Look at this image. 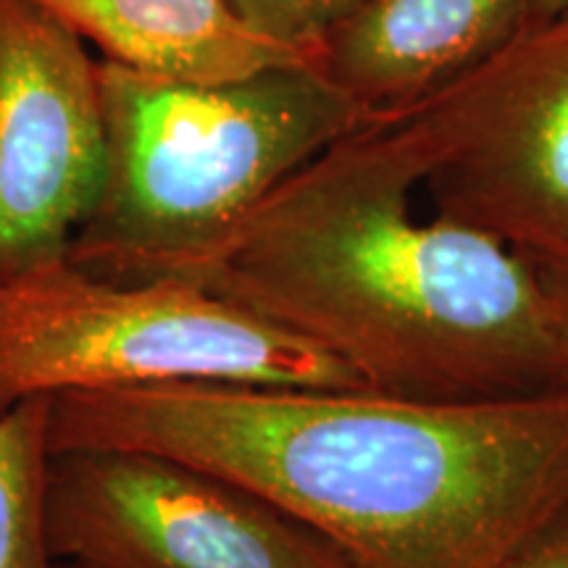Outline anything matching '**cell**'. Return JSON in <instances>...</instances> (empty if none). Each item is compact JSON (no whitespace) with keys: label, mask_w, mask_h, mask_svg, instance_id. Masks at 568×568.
Returning a JSON list of instances; mask_svg holds the SVG:
<instances>
[{"label":"cell","mask_w":568,"mask_h":568,"mask_svg":"<svg viewBox=\"0 0 568 568\" xmlns=\"http://www.w3.org/2000/svg\"><path fill=\"white\" fill-rule=\"evenodd\" d=\"M51 453L126 447L237 481L351 568H493L568 503V387L487 400L155 382L59 393Z\"/></svg>","instance_id":"1"},{"label":"cell","mask_w":568,"mask_h":568,"mask_svg":"<svg viewBox=\"0 0 568 568\" xmlns=\"http://www.w3.org/2000/svg\"><path fill=\"white\" fill-rule=\"evenodd\" d=\"M414 153L379 116L303 163L187 282L295 332L379 393L487 400L568 387L537 266L500 240L418 222Z\"/></svg>","instance_id":"2"},{"label":"cell","mask_w":568,"mask_h":568,"mask_svg":"<svg viewBox=\"0 0 568 568\" xmlns=\"http://www.w3.org/2000/svg\"><path fill=\"white\" fill-rule=\"evenodd\" d=\"M105 180L69 264L113 282L190 280L272 190L379 113L316 63L176 82L98 63Z\"/></svg>","instance_id":"3"},{"label":"cell","mask_w":568,"mask_h":568,"mask_svg":"<svg viewBox=\"0 0 568 568\" xmlns=\"http://www.w3.org/2000/svg\"><path fill=\"white\" fill-rule=\"evenodd\" d=\"M155 382L372 389L343 358L197 282H113L63 261L0 287V414Z\"/></svg>","instance_id":"4"},{"label":"cell","mask_w":568,"mask_h":568,"mask_svg":"<svg viewBox=\"0 0 568 568\" xmlns=\"http://www.w3.org/2000/svg\"><path fill=\"white\" fill-rule=\"evenodd\" d=\"M382 116L414 153L437 216L568 268V9Z\"/></svg>","instance_id":"5"},{"label":"cell","mask_w":568,"mask_h":568,"mask_svg":"<svg viewBox=\"0 0 568 568\" xmlns=\"http://www.w3.org/2000/svg\"><path fill=\"white\" fill-rule=\"evenodd\" d=\"M42 516L51 558L80 568H351L261 495L151 450L51 453Z\"/></svg>","instance_id":"6"},{"label":"cell","mask_w":568,"mask_h":568,"mask_svg":"<svg viewBox=\"0 0 568 568\" xmlns=\"http://www.w3.org/2000/svg\"><path fill=\"white\" fill-rule=\"evenodd\" d=\"M98 63L38 0H0V287L69 261L105 180Z\"/></svg>","instance_id":"7"},{"label":"cell","mask_w":568,"mask_h":568,"mask_svg":"<svg viewBox=\"0 0 568 568\" xmlns=\"http://www.w3.org/2000/svg\"><path fill=\"white\" fill-rule=\"evenodd\" d=\"M531 0H364L318 45L316 69L374 113L458 80L524 30Z\"/></svg>","instance_id":"8"},{"label":"cell","mask_w":568,"mask_h":568,"mask_svg":"<svg viewBox=\"0 0 568 568\" xmlns=\"http://www.w3.org/2000/svg\"><path fill=\"white\" fill-rule=\"evenodd\" d=\"M105 61L176 82H226L308 55L247 30L226 0H38Z\"/></svg>","instance_id":"9"},{"label":"cell","mask_w":568,"mask_h":568,"mask_svg":"<svg viewBox=\"0 0 568 568\" xmlns=\"http://www.w3.org/2000/svg\"><path fill=\"white\" fill-rule=\"evenodd\" d=\"M51 400L30 397L0 414V568H55L42 516Z\"/></svg>","instance_id":"10"},{"label":"cell","mask_w":568,"mask_h":568,"mask_svg":"<svg viewBox=\"0 0 568 568\" xmlns=\"http://www.w3.org/2000/svg\"><path fill=\"white\" fill-rule=\"evenodd\" d=\"M361 3L364 0H226L247 30L314 63L326 34Z\"/></svg>","instance_id":"11"},{"label":"cell","mask_w":568,"mask_h":568,"mask_svg":"<svg viewBox=\"0 0 568 568\" xmlns=\"http://www.w3.org/2000/svg\"><path fill=\"white\" fill-rule=\"evenodd\" d=\"M493 568H568V503L518 539Z\"/></svg>","instance_id":"12"},{"label":"cell","mask_w":568,"mask_h":568,"mask_svg":"<svg viewBox=\"0 0 568 568\" xmlns=\"http://www.w3.org/2000/svg\"><path fill=\"white\" fill-rule=\"evenodd\" d=\"M539 272V280H542V290L548 295L552 318H556V326L564 337L568 347V268L564 266H542L535 264Z\"/></svg>","instance_id":"13"},{"label":"cell","mask_w":568,"mask_h":568,"mask_svg":"<svg viewBox=\"0 0 568 568\" xmlns=\"http://www.w3.org/2000/svg\"><path fill=\"white\" fill-rule=\"evenodd\" d=\"M566 9H568V0H531L527 24L524 27L542 24V21H550L552 17H558V13Z\"/></svg>","instance_id":"14"},{"label":"cell","mask_w":568,"mask_h":568,"mask_svg":"<svg viewBox=\"0 0 568 568\" xmlns=\"http://www.w3.org/2000/svg\"><path fill=\"white\" fill-rule=\"evenodd\" d=\"M61 568H80V566H71V564H63Z\"/></svg>","instance_id":"15"}]
</instances>
